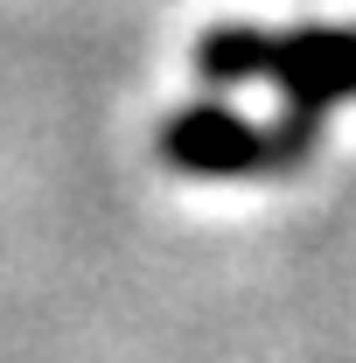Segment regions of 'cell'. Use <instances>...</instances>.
<instances>
[{
  "label": "cell",
  "instance_id": "1",
  "mask_svg": "<svg viewBox=\"0 0 356 363\" xmlns=\"http://www.w3.org/2000/svg\"><path fill=\"white\" fill-rule=\"evenodd\" d=\"M196 70H203V84L272 77L287 112L321 119L328 105L356 98V28H287V35H266V28L230 21V28H210L196 43Z\"/></svg>",
  "mask_w": 356,
  "mask_h": 363
},
{
  "label": "cell",
  "instance_id": "2",
  "mask_svg": "<svg viewBox=\"0 0 356 363\" xmlns=\"http://www.w3.org/2000/svg\"><path fill=\"white\" fill-rule=\"evenodd\" d=\"M314 133H321V119H301V112H287V126H252L230 105H182L175 119L154 133V147H161V161L175 175L245 182V175L301 168L314 154Z\"/></svg>",
  "mask_w": 356,
  "mask_h": 363
}]
</instances>
